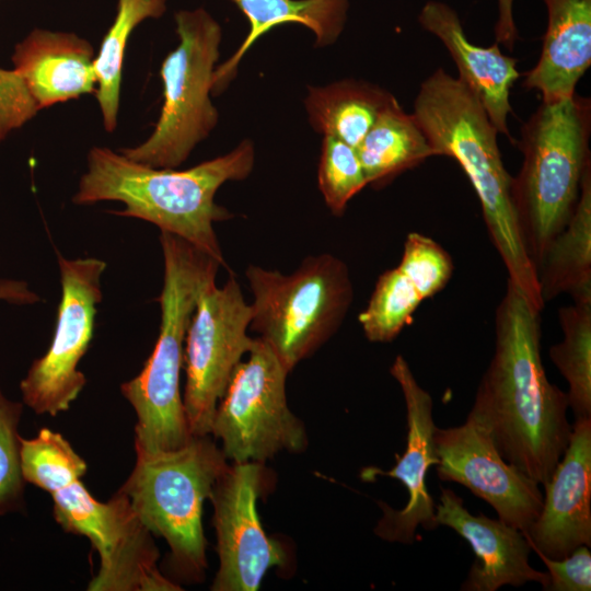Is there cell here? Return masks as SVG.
<instances>
[{
  "mask_svg": "<svg viewBox=\"0 0 591 591\" xmlns=\"http://www.w3.org/2000/svg\"><path fill=\"white\" fill-rule=\"evenodd\" d=\"M436 522L454 530L475 553L462 591H496L503 586L521 587L537 582L546 590L547 571L529 561L532 547L523 532L500 519L472 514L452 489L441 487L436 505Z\"/></svg>",
  "mask_w": 591,
  "mask_h": 591,
  "instance_id": "cell-17",
  "label": "cell"
},
{
  "mask_svg": "<svg viewBox=\"0 0 591 591\" xmlns=\"http://www.w3.org/2000/svg\"><path fill=\"white\" fill-rule=\"evenodd\" d=\"M558 316L564 338L549 348V358L568 383L575 419L591 417V301H573Z\"/></svg>",
  "mask_w": 591,
  "mask_h": 591,
  "instance_id": "cell-26",
  "label": "cell"
},
{
  "mask_svg": "<svg viewBox=\"0 0 591 591\" xmlns=\"http://www.w3.org/2000/svg\"><path fill=\"white\" fill-rule=\"evenodd\" d=\"M397 267L422 300L441 291L453 273L449 253L431 237L417 232L408 233Z\"/></svg>",
  "mask_w": 591,
  "mask_h": 591,
  "instance_id": "cell-30",
  "label": "cell"
},
{
  "mask_svg": "<svg viewBox=\"0 0 591 591\" xmlns=\"http://www.w3.org/2000/svg\"><path fill=\"white\" fill-rule=\"evenodd\" d=\"M254 146L242 141L234 150L184 171L135 162L105 147H93L81 176L76 205L115 200L120 217L148 221L172 233L227 267L213 224L232 218L215 195L228 181L246 178L254 166Z\"/></svg>",
  "mask_w": 591,
  "mask_h": 591,
  "instance_id": "cell-2",
  "label": "cell"
},
{
  "mask_svg": "<svg viewBox=\"0 0 591 591\" xmlns=\"http://www.w3.org/2000/svg\"><path fill=\"white\" fill-rule=\"evenodd\" d=\"M437 476L470 489L496 511L498 519L525 533L538 517V484L507 462L489 436L471 418L460 426L436 428Z\"/></svg>",
  "mask_w": 591,
  "mask_h": 591,
  "instance_id": "cell-14",
  "label": "cell"
},
{
  "mask_svg": "<svg viewBox=\"0 0 591 591\" xmlns=\"http://www.w3.org/2000/svg\"><path fill=\"white\" fill-rule=\"evenodd\" d=\"M418 22L442 42L457 67V78L476 94L497 131L512 140L508 117L510 91L521 76L518 60L502 54L496 42L489 47L472 44L457 13L443 2L428 1Z\"/></svg>",
  "mask_w": 591,
  "mask_h": 591,
  "instance_id": "cell-18",
  "label": "cell"
},
{
  "mask_svg": "<svg viewBox=\"0 0 591 591\" xmlns=\"http://www.w3.org/2000/svg\"><path fill=\"white\" fill-rule=\"evenodd\" d=\"M164 276L160 332L140 373L120 386L137 416L136 452L182 448L192 438L179 391L185 337L201 291L221 264L189 242L161 231Z\"/></svg>",
  "mask_w": 591,
  "mask_h": 591,
  "instance_id": "cell-4",
  "label": "cell"
},
{
  "mask_svg": "<svg viewBox=\"0 0 591 591\" xmlns=\"http://www.w3.org/2000/svg\"><path fill=\"white\" fill-rule=\"evenodd\" d=\"M414 116L434 155L454 159L479 199L483 217L512 281L542 312L535 268L525 251L512 197V178L505 169L499 134L476 94L442 68L421 84Z\"/></svg>",
  "mask_w": 591,
  "mask_h": 591,
  "instance_id": "cell-3",
  "label": "cell"
},
{
  "mask_svg": "<svg viewBox=\"0 0 591 591\" xmlns=\"http://www.w3.org/2000/svg\"><path fill=\"white\" fill-rule=\"evenodd\" d=\"M390 372L405 399L406 449L401 457L397 456L396 465L392 470L368 466L361 470L360 477L363 482H374L379 476H387L404 485L408 500L403 509H393L379 502L382 517L374 528V533L386 542L413 544L418 526L426 531L438 528L436 503L426 485L430 467L439 462L433 442L437 427L432 418L431 395L419 385L403 356L395 358Z\"/></svg>",
  "mask_w": 591,
  "mask_h": 591,
  "instance_id": "cell-15",
  "label": "cell"
},
{
  "mask_svg": "<svg viewBox=\"0 0 591 591\" xmlns=\"http://www.w3.org/2000/svg\"><path fill=\"white\" fill-rule=\"evenodd\" d=\"M23 403L8 398L0 387V517L24 507L19 424Z\"/></svg>",
  "mask_w": 591,
  "mask_h": 591,
  "instance_id": "cell-29",
  "label": "cell"
},
{
  "mask_svg": "<svg viewBox=\"0 0 591 591\" xmlns=\"http://www.w3.org/2000/svg\"><path fill=\"white\" fill-rule=\"evenodd\" d=\"M265 482L264 464L232 463L212 487L209 499L219 557L213 591H255L268 569L287 560L283 547L265 533L257 513Z\"/></svg>",
  "mask_w": 591,
  "mask_h": 591,
  "instance_id": "cell-13",
  "label": "cell"
},
{
  "mask_svg": "<svg viewBox=\"0 0 591 591\" xmlns=\"http://www.w3.org/2000/svg\"><path fill=\"white\" fill-rule=\"evenodd\" d=\"M0 300L10 304L27 305L38 302L40 298L25 281L0 278Z\"/></svg>",
  "mask_w": 591,
  "mask_h": 591,
  "instance_id": "cell-34",
  "label": "cell"
},
{
  "mask_svg": "<svg viewBox=\"0 0 591 591\" xmlns=\"http://www.w3.org/2000/svg\"><path fill=\"white\" fill-rule=\"evenodd\" d=\"M547 28L536 65L522 85L536 90L543 103L572 97L591 65V0H543Z\"/></svg>",
  "mask_w": 591,
  "mask_h": 591,
  "instance_id": "cell-20",
  "label": "cell"
},
{
  "mask_svg": "<svg viewBox=\"0 0 591 591\" xmlns=\"http://www.w3.org/2000/svg\"><path fill=\"white\" fill-rule=\"evenodd\" d=\"M514 0H497L498 18L495 25V39L498 45H502L510 51L513 49L519 38L518 30L513 19Z\"/></svg>",
  "mask_w": 591,
  "mask_h": 591,
  "instance_id": "cell-33",
  "label": "cell"
},
{
  "mask_svg": "<svg viewBox=\"0 0 591 591\" xmlns=\"http://www.w3.org/2000/svg\"><path fill=\"white\" fill-rule=\"evenodd\" d=\"M541 312L508 279L496 312V343L468 418L500 455L538 485L546 483L571 434L567 394L541 359Z\"/></svg>",
  "mask_w": 591,
  "mask_h": 591,
  "instance_id": "cell-1",
  "label": "cell"
},
{
  "mask_svg": "<svg viewBox=\"0 0 591 591\" xmlns=\"http://www.w3.org/2000/svg\"><path fill=\"white\" fill-rule=\"evenodd\" d=\"M94 58L92 45L77 34L39 28L12 55L14 69L39 109L95 93Z\"/></svg>",
  "mask_w": 591,
  "mask_h": 591,
  "instance_id": "cell-19",
  "label": "cell"
},
{
  "mask_svg": "<svg viewBox=\"0 0 591 591\" xmlns=\"http://www.w3.org/2000/svg\"><path fill=\"white\" fill-rule=\"evenodd\" d=\"M136 453L135 467L118 491L150 533L166 541L174 572L198 582L207 568L202 505L228 460L209 436H192L175 450Z\"/></svg>",
  "mask_w": 591,
  "mask_h": 591,
  "instance_id": "cell-6",
  "label": "cell"
},
{
  "mask_svg": "<svg viewBox=\"0 0 591 591\" xmlns=\"http://www.w3.org/2000/svg\"><path fill=\"white\" fill-rule=\"evenodd\" d=\"M39 111L19 72L0 68V142Z\"/></svg>",
  "mask_w": 591,
  "mask_h": 591,
  "instance_id": "cell-31",
  "label": "cell"
},
{
  "mask_svg": "<svg viewBox=\"0 0 591 591\" xmlns=\"http://www.w3.org/2000/svg\"><path fill=\"white\" fill-rule=\"evenodd\" d=\"M73 474L53 484L54 517L67 532L89 538L100 556L90 591H175L177 583L158 569L159 552L152 534L117 491L107 502L96 500Z\"/></svg>",
  "mask_w": 591,
  "mask_h": 591,
  "instance_id": "cell-10",
  "label": "cell"
},
{
  "mask_svg": "<svg viewBox=\"0 0 591 591\" xmlns=\"http://www.w3.org/2000/svg\"><path fill=\"white\" fill-rule=\"evenodd\" d=\"M61 298L47 351L35 359L20 383L22 399L36 414L69 409L86 380L78 370L93 338L96 305L102 301V259H68L58 254Z\"/></svg>",
  "mask_w": 591,
  "mask_h": 591,
  "instance_id": "cell-12",
  "label": "cell"
},
{
  "mask_svg": "<svg viewBox=\"0 0 591 591\" xmlns=\"http://www.w3.org/2000/svg\"><path fill=\"white\" fill-rule=\"evenodd\" d=\"M253 293L250 327L290 372L340 327L354 299L347 265L323 253L309 256L291 274L250 265Z\"/></svg>",
  "mask_w": 591,
  "mask_h": 591,
  "instance_id": "cell-7",
  "label": "cell"
},
{
  "mask_svg": "<svg viewBox=\"0 0 591 591\" xmlns=\"http://www.w3.org/2000/svg\"><path fill=\"white\" fill-rule=\"evenodd\" d=\"M547 568L548 591H590L591 590V553L588 546L581 545L561 559H552L538 551H534Z\"/></svg>",
  "mask_w": 591,
  "mask_h": 591,
  "instance_id": "cell-32",
  "label": "cell"
},
{
  "mask_svg": "<svg viewBox=\"0 0 591 591\" xmlns=\"http://www.w3.org/2000/svg\"><path fill=\"white\" fill-rule=\"evenodd\" d=\"M424 300L398 267L384 271L378 279L367 308L358 321L372 343H389L410 324Z\"/></svg>",
  "mask_w": 591,
  "mask_h": 591,
  "instance_id": "cell-27",
  "label": "cell"
},
{
  "mask_svg": "<svg viewBox=\"0 0 591 591\" xmlns=\"http://www.w3.org/2000/svg\"><path fill=\"white\" fill-rule=\"evenodd\" d=\"M590 99L577 93L543 103L517 141L523 162L512 178V197L525 251L535 268L552 240L566 227L591 166Z\"/></svg>",
  "mask_w": 591,
  "mask_h": 591,
  "instance_id": "cell-5",
  "label": "cell"
},
{
  "mask_svg": "<svg viewBox=\"0 0 591 591\" xmlns=\"http://www.w3.org/2000/svg\"><path fill=\"white\" fill-rule=\"evenodd\" d=\"M536 276L544 303L560 293H569L573 301H591V166L583 175L575 211L546 248Z\"/></svg>",
  "mask_w": 591,
  "mask_h": 591,
  "instance_id": "cell-22",
  "label": "cell"
},
{
  "mask_svg": "<svg viewBox=\"0 0 591 591\" xmlns=\"http://www.w3.org/2000/svg\"><path fill=\"white\" fill-rule=\"evenodd\" d=\"M366 185L367 177L356 148L324 136L318 165V187L329 210L341 216Z\"/></svg>",
  "mask_w": 591,
  "mask_h": 591,
  "instance_id": "cell-28",
  "label": "cell"
},
{
  "mask_svg": "<svg viewBox=\"0 0 591 591\" xmlns=\"http://www.w3.org/2000/svg\"><path fill=\"white\" fill-rule=\"evenodd\" d=\"M178 46L161 65L164 102L151 136L120 150L128 159L158 169H175L218 123L209 94L219 57L221 27L204 9L175 14Z\"/></svg>",
  "mask_w": 591,
  "mask_h": 591,
  "instance_id": "cell-8",
  "label": "cell"
},
{
  "mask_svg": "<svg viewBox=\"0 0 591 591\" xmlns=\"http://www.w3.org/2000/svg\"><path fill=\"white\" fill-rule=\"evenodd\" d=\"M395 100L374 84L344 80L310 88L304 104L315 130L357 148L379 115Z\"/></svg>",
  "mask_w": 591,
  "mask_h": 591,
  "instance_id": "cell-23",
  "label": "cell"
},
{
  "mask_svg": "<svg viewBox=\"0 0 591 591\" xmlns=\"http://www.w3.org/2000/svg\"><path fill=\"white\" fill-rule=\"evenodd\" d=\"M289 371L259 337L235 368L221 397L211 433L232 463L264 464L277 453H299L308 445L303 422L286 395Z\"/></svg>",
  "mask_w": 591,
  "mask_h": 591,
  "instance_id": "cell-9",
  "label": "cell"
},
{
  "mask_svg": "<svg viewBox=\"0 0 591 591\" xmlns=\"http://www.w3.org/2000/svg\"><path fill=\"white\" fill-rule=\"evenodd\" d=\"M247 18L250 31L242 45L212 74L211 92L220 93L234 78L242 57L273 27L298 23L310 28L317 46L333 44L340 35L347 16L348 0H230Z\"/></svg>",
  "mask_w": 591,
  "mask_h": 591,
  "instance_id": "cell-21",
  "label": "cell"
},
{
  "mask_svg": "<svg viewBox=\"0 0 591 591\" xmlns=\"http://www.w3.org/2000/svg\"><path fill=\"white\" fill-rule=\"evenodd\" d=\"M165 9L166 0H118L115 20L94 58L95 95L104 128L109 132L117 126L121 68L128 38L138 24L148 18L161 16Z\"/></svg>",
  "mask_w": 591,
  "mask_h": 591,
  "instance_id": "cell-25",
  "label": "cell"
},
{
  "mask_svg": "<svg viewBox=\"0 0 591 591\" xmlns=\"http://www.w3.org/2000/svg\"><path fill=\"white\" fill-rule=\"evenodd\" d=\"M356 150L367 182L373 186H382L434 155L414 114L405 113L397 100L379 115Z\"/></svg>",
  "mask_w": 591,
  "mask_h": 591,
  "instance_id": "cell-24",
  "label": "cell"
},
{
  "mask_svg": "<svg viewBox=\"0 0 591 591\" xmlns=\"http://www.w3.org/2000/svg\"><path fill=\"white\" fill-rule=\"evenodd\" d=\"M538 517L524 533L532 551L561 559L591 546V417L575 419L568 445L543 484Z\"/></svg>",
  "mask_w": 591,
  "mask_h": 591,
  "instance_id": "cell-16",
  "label": "cell"
},
{
  "mask_svg": "<svg viewBox=\"0 0 591 591\" xmlns=\"http://www.w3.org/2000/svg\"><path fill=\"white\" fill-rule=\"evenodd\" d=\"M252 306L231 276L200 293L184 346L186 383L183 404L192 436H210L217 406L255 338L247 335Z\"/></svg>",
  "mask_w": 591,
  "mask_h": 591,
  "instance_id": "cell-11",
  "label": "cell"
}]
</instances>
